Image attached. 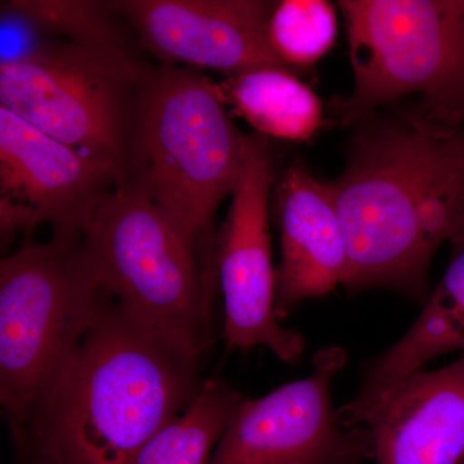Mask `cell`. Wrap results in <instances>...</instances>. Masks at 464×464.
I'll list each match as a JSON object with an SVG mask.
<instances>
[{
  "instance_id": "17",
  "label": "cell",
  "mask_w": 464,
  "mask_h": 464,
  "mask_svg": "<svg viewBox=\"0 0 464 464\" xmlns=\"http://www.w3.org/2000/svg\"><path fill=\"white\" fill-rule=\"evenodd\" d=\"M2 9L23 18L35 32L66 36L69 43L130 51L114 2L14 0L3 3Z\"/></svg>"
},
{
  "instance_id": "5",
  "label": "cell",
  "mask_w": 464,
  "mask_h": 464,
  "mask_svg": "<svg viewBox=\"0 0 464 464\" xmlns=\"http://www.w3.org/2000/svg\"><path fill=\"white\" fill-rule=\"evenodd\" d=\"M353 90L333 101L347 127L420 94L433 118L464 125V0H342Z\"/></svg>"
},
{
  "instance_id": "10",
  "label": "cell",
  "mask_w": 464,
  "mask_h": 464,
  "mask_svg": "<svg viewBox=\"0 0 464 464\" xmlns=\"http://www.w3.org/2000/svg\"><path fill=\"white\" fill-rule=\"evenodd\" d=\"M116 188L112 172L0 108L2 244L32 237L50 224L53 237H83L101 201Z\"/></svg>"
},
{
  "instance_id": "18",
  "label": "cell",
  "mask_w": 464,
  "mask_h": 464,
  "mask_svg": "<svg viewBox=\"0 0 464 464\" xmlns=\"http://www.w3.org/2000/svg\"><path fill=\"white\" fill-rule=\"evenodd\" d=\"M274 53L292 72L314 65L335 42L337 16L324 0L276 3L267 25Z\"/></svg>"
},
{
  "instance_id": "1",
  "label": "cell",
  "mask_w": 464,
  "mask_h": 464,
  "mask_svg": "<svg viewBox=\"0 0 464 464\" xmlns=\"http://www.w3.org/2000/svg\"><path fill=\"white\" fill-rule=\"evenodd\" d=\"M347 166L331 182L347 246L343 285L429 298V270L464 232V125L420 105L357 121Z\"/></svg>"
},
{
  "instance_id": "9",
  "label": "cell",
  "mask_w": 464,
  "mask_h": 464,
  "mask_svg": "<svg viewBox=\"0 0 464 464\" xmlns=\"http://www.w3.org/2000/svg\"><path fill=\"white\" fill-rule=\"evenodd\" d=\"M274 167L267 143L246 136L243 166L224 227L217 241V266L225 299L228 346H264L284 362H297L304 335L284 328L276 314V271L271 258L268 199Z\"/></svg>"
},
{
  "instance_id": "15",
  "label": "cell",
  "mask_w": 464,
  "mask_h": 464,
  "mask_svg": "<svg viewBox=\"0 0 464 464\" xmlns=\"http://www.w3.org/2000/svg\"><path fill=\"white\" fill-rule=\"evenodd\" d=\"M218 88L225 103L266 136L308 141L324 124L319 97L289 70H249L228 76Z\"/></svg>"
},
{
  "instance_id": "8",
  "label": "cell",
  "mask_w": 464,
  "mask_h": 464,
  "mask_svg": "<svg viewBox=\"0 0 464 464\" xmlns=\"http://www.w3.org/2000/svg\"><path fill=\"white\" fill-rule=\"evenodd\" d=\"M347 362L342 347H324L313 372L264 398L244 400L210 464H360L374 459L366 426L346 427L332 404V384Z\"/></svg>"
},
{
  "instance_id": "4",
  "label": "cell",
  "mask_w": 464,
  "mask_h": 464,
  "mask_svg": "<svg viewBox=\"0 0 464 464\" xmlns=\"http://www.w3.org/2000/svg\"><path fill=\"white\" fill-rule=\"evenodd\" d=\"M112 298L83 237H25L0 262V402L9 427L56 377Z\"/></svg>"
},
{
  "instance_id": "7",
  "label": "cell",
  "mask_w": 464,
  "mask_h": 464,
  "mask_svg": "<svg viewBox=\"0 0 464 464\" xmlns=\"http://www.w3.org/2000/svg\"><path fill=\"white\" fill-rule=\"evenodd\" d=\"M143 66L132 51L43 43L0 65V108L123 179Z\"/></svg>"
},
{
  "instance_id": "11",
  "label": "cell",
  "mask_w": 464,
  "mask_h": 464,
  "mask_svg": "<svg viewBox=\"0 0 464 464\" xmlns=\"http://www.w3.org/2000/svg\"><path fill=\"white\" fill-rule=\"evenodd\" d=\"M114 5L142 47L163 63H183L228 76L261 67L292 72L268 42V20L276 3L121 0Z\"/></svg>"
},
{
  "instance_id": "12",
  "label": "cell",
  "mask_w": 464,
  "mask_h": 464,
  "mask_svg": "<svg viewBox=\"0 0 464 464\" xmlns=\"http://www.w3.org/2000/svg\"><path fill=\"white\" fill-rule=\"evenodd\" d=\"M375 464H463L464 356L392 387L362 418Z\"/></svg>"
},
{
  "instance_id": "14",
  "label": "cell",
  "mask_w": 464,
  "mask_h": 464,
  "mask_svg": "<svg viewBox=\"0 0 464 464\" xmlns=\"http://www.w3.org/2000/svg\"><path fill=\"white\" fill-rule=\"evenodd\" d=\"M450 244V262L422 313L393 346L369 362L355 398L338 409L343 426H360L384 393L423 371L427 362L444 353L464 351V232Z\"/></svg>"
},
{
  "instance_id": "19",
  "label": "cell",
  "mask_w": 464,
  "mask_h": 464,
  "mask_svg": "<svg viewBox=\"0 0 464 464\" xmlns=\"http://www.w3.org/2000/svg\"><path fill=\"white\" fill-rule=\"evenodd\" d=\"M26 464H38V463H26Z\"/></svg>"
},
{
  "instance_id": "16",
  "label": "cell",
  "mask_w": 464,
  "mask_h": 464,
  "mask_svg": "<svg viewBox=\"0 0 464 464\" xmlns=\"http://www.w3.org/2000/svg\"><path fill=\"white\" fill-rule=\"evenodd\" d=\"M243 401L227 382L204 381L188 408L150 440L132 464H210Z\"/></svg>"
},
{
  "instance_id": "3",
  "label": "cell",
  "mask_w": 464,
  "mask_h": 464,
  "mask_svg": "<svg viewBox=\"0 0 464 464\" xmlns=\"http://www.w3.org/2000/svg\"><path fill=\"white\" fill-rule=\"evenodd\" d=\"M244 145L218 84L190 67H148L116 188L157 203L198 244L237 188Z\"/></svg>"
},
{
  "instance_id": "2",
  "label": "cell",
  "mask_w": 464,
  "mask_h": 464,
  "mask_svg": "<svg viewBox=\"0 0 464 464\" xmlns=\"http://www.w3.org/2000/svg\"><path fill=\"white\" fill-rule=\"evenodd\" d=\"M200 357L112 299L11 426L25 464H132L199 392Z\"/></svg>"
},
{
  "instance_id": "13",
  "label": "cell",
  "mask_w": 464,
  "mask_h": 464,
  "mask_svg": "<svg viewBox=\"0 0 464 464\" xmlns=\"http://www.w3.org/2000/svg\"><path fill=\"white\" fill-rule=\"evenodd\" d=\"M276 201L282 232L276 314L283 319L306 299L343 285L348 258L331 182L319 181L295 161L277 185Z\"/></svg>"
},
{
  "instance_id": "6",
  "label": "cell",
  "mask_w": 464,
  "mask_h": 464,
  "mask_svg": "<svg viewBox=\"0 0 464 464\" xmlns=\"http://www.w3.org/2000/svg\"><path fill=\"white\" fill-rule=\"evenodd\" d=\"M83 246L119 306L203 355L209 342V268L198 244L157 203L115 188L85 228Z\"/></svg>"
}]
</instances>
